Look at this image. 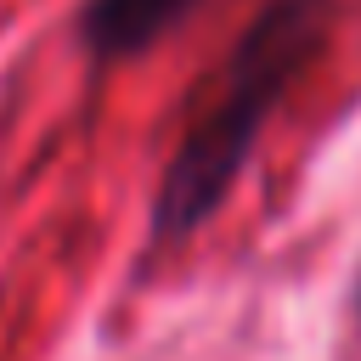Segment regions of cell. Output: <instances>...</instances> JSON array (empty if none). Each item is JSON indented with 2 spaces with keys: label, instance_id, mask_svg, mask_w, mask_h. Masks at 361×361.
Wrapping results in <instances>:
<instances>
[{
  "label": "cell",
  "instance_id": "obj_2",
  "mask_svg": "<svg viewBox=\"0 0 361 361\" xmlns=\"http://www.w3.org/2000/svg\"><path fill=\"white\" fill-rule=\"evenodd\" d=\"M197 6H209V0H85L79 17H73V34H79V45H85L90 62L113 68V62L147 56Z\"/></svg>",
  "mask_w": 361,
  "mask_h": 361
},
{
  "label": "cell",
  "instance_id": "obj_1",
  "mask_svg": "<svg viewBox=\"0 0 361 361\" xmlns=\"http://www.w3.org/2000/svg\"><path fill=\"white\" fill-rule=\"evenodd\" d=\"M327 28H333V0H265L254 11V23L226 51L220 73L209 79L197 113L186 118L158 175L147 214L152 248H180L203 220H214L237 175L248 169V152L259 147L271 113L327 45Z\"/></svg>",
  "mask_w": 361,
  "mask_h": 361
},
{
  "label": "cell",
  "instance_id": "obj_3",
  "mask_svg": "<svg viewBox=\"0 0 361 361\" xmlns=\"http://www.w3.org/2000/svg\"><path fill=\"white\" fill-rule=\"evenodd\" d=\"M355 310H361V282H355Z\"/></svg>",
  "mask_w": 361,
  "mask_h": 361
}]
</instances>
